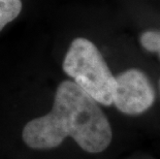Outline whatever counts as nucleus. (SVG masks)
<instances>
[{
    "mask_svg": "<svg viewBox=\"0 0 160 159\" xmlns=\"http://www.w3.org/2000/svg\"><path fill=\"white\" fill-rule=\"evenodd\" d=\"M62 67L64 72L98 103H114L116 77L97 47L89 39L78 37L71 42Z\"/></svg>",
    "mask_w": 160,
    "mask_h": 159,
    "instance_id": "2",
    "label": "nucleus"
},
{
    "mask_svg": "<svg viewBox=\"0 0 160 159\" xmlns=\"http://www.w3.org/2000/svg\"><path fill=\"white\" fill-rule=\"evenodd\" d=\"M22 0H0V31L22 11Z\"/></svg>",
    "mask_w": 160,
    "mask_h": 159,
    "instance_id": "4",
    "label": "nucleus"
},
{
    "mask_svg": "<svg viewBox=\"0 0 160 159\" xmlns=\"http://www.w3.org/2000/svg\"><path fill=\"white\" fill-rule=\"evenodd\" d=\"M97 103L73 81H63L56 90L52 110L25 125L24 143L36 150H48L71 137L89 153L102 152L111 144L112 128Z\"/></svg>",
    "mask_w": 160,
    "mask_h": 159,
    "instance_id": "1",
    "label": "nucleus"
},
{
    "mask_svg": "<svg viewBox=\"0 0 160 159\" xmlns=\"http://www.w3.org/2000/svg\"><path fill=\"white\" fill-rule=\"evenodd\" d=\"M155 92L148 77L137 68H130L116 77L114 104L126 115H139L154 103Z\"/></svg>",
    "mask_w": 160,
    "mask_h": 159,
    "instance_id": "3",
    "label": "nucleus"
},
{
    "mask_svg": "<svg viewBox=\"0 0 160 159\" xmlns=\"http://www.w3.org/2000/svg\"><path fill=\"white\" fill-rule=\"evenodd\" d=\"M139 42L145 50L157 53L160 57V31L147 30L142 32L139 36Z\"/></svg>",
    "mask_w": 160,
    "mask_h": 159,
    "instance_id": "5",
    "label": "nucleus"
}]
</instances>
